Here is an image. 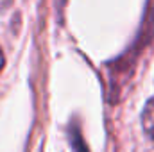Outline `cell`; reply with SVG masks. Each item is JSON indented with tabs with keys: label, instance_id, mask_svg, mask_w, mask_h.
<instances>
[{
	"label": "cell",
	"instance_id": "obj_1",
	"mask_svg": "<svg viewBox=\"0 0 154 152\" xmlns=\"http://www.w3.org/2000/svg\"><path fill=\"white\" fill-rule=\"evenodd\" d=\"M142 125H143V131L154 138V97L145 104L143 108V113H142Z\"/></svg>",
	"mask_w": 154,
	"mask_h": 152
},
{
	"label": "cell",
	"instance_id": "obj_2",
	"mask_svg": "<svg viewBox=\"0 0 154 152\" xmlns=\"http://www.w3.org/2000/svg\"><path fill=\"white\" fill-rule=\"evenodd\" d=\"M4 65H5V57H4V52H2V48H0V72L4 70Z\"/></svg>",
	"mask_w": 154,
	"mask_h": 152
}]
</instances>
